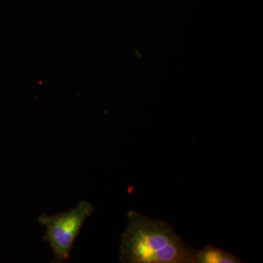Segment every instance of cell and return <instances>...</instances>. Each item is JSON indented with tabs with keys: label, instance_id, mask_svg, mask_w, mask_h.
<instances>
[{
	"label": "cell",
	"instance_id": "1",
	"mask_svg": "<svg viewBox=\"0 0 263 263\" xmlns=\"http://www.w3.org/2000/svg\"><path fill=\"white\" fill-rule=\"evenodd\" d=\"M127 217V228L121 238V262L195 263L198 250L183 241L168 222L135 211L128 212Z\"/></svg>",
	"mask_w": 263,
	"mask_h": 263
},
{
	"label": "cell",
	"instance_id": "2",
	"mask_svg": "<svg viewBox=\"0 0 263 263\" xmlns=\"http://www.w3.org/2000/svg\"><path fill=\"white\" fill-rule=\"evenodd\" d=\"M93 212L94 207L91 202L82 201L67 212L54 215L43 214L38 217V221L46 227L43 239L52 249L53 262H67L70 259L76 238Z\"/></svg>",
	"mask_w": 263,
	"mask_h": 263
},
{
	"label": "cell",
	"instance_id": "3",
	"mask_svg": "<svg viewBox=\"0 0 263 263\" xmlns=\"http://www.w3.org/2000/svg\"><path fill=\"white\" fill-rule=\"evenodd\" d=\"M195 263H242V261L234 254L206 245L201 250L197 251Z\"/></svg>",
	"mask_w": 263,
	"mask_h": 263
}]
</instances>
